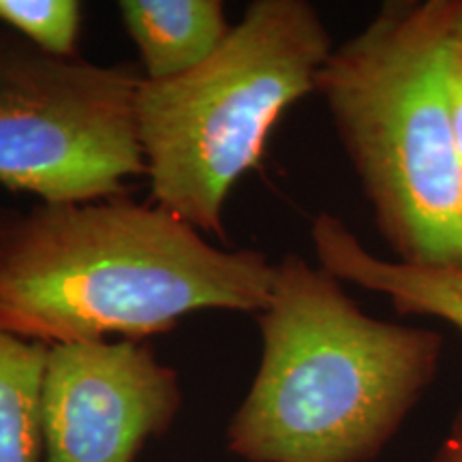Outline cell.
<instances>
[{
    "label": "cell",
    "instance_id": "cell-1",
    "mask_svg": "<svg viewBox=\"0 0 462 462\" xmlns=\"http://www.w3.org/2000/svg\"><path fill=\"white\" fill-rule=\"evenodd\" d=\"M276 263L218 248L129 195L34 206L0 231V330L43 345L165 334L198 310L259 313Z\"/></svg>",
    "mask_w": 462,
    "mask_h": 462
},
{
    "label": "cell",
    "instance_id": "cell-2",
    "mask_svg": "<svg viewBox=\"0 0 462 462\" xmlns=\"http://www.w3.org/2000/svg\"><path fill=\"white\" fill-rule=\"evenodd\" d=\"M255 317L262 360L227 426L248 462H371L439 371L441 334L374 319L293 253Z\"/></svg>",
    "mask_w": 462,
    "mask_h": 462
},
{
    "label": "cell",
    "instance_id": "cell-3",
    "mask_svg": "<svg viewBox=\"0 0 462 462\" xmlns=\"http://www.w3.org/2000/svg\"><path fill=\"white\" fill-rule=\"evenodd\" d=\"M460 0H390L317 78L398 262L462 265V193L446 92Z\"/></svg>",
    "mask_w": 462,
    "mask_h": 462
},
{
    "label": "cell",
    "instance_id": "cell-4",
    "mask_svg": "<svg viewBox=\"0 0 462 462\" xmlns=\"http://www.w3.org/2000/svg\"><path fill=\"white\" fill-rule=\"evenodd\" d=\"M334 50L306 0H253L208 60L143 78L135 97L150 198L201 234L225 236L231 189L262 159L282 112L317 92Z\"/></svg>",
    "mask_w": 462,
    "mask_h": 462
},
{
    "label": "cell",
    "instance_id": "cell-5",
    "mask_svg": "<svg viewBox=\"0 0 462 462\" xmlns=\"http://www.w3.org/2000/svg\"><path fill=\"white\" fill-rule=\"evenodd\" d=\"M142 75L43 54L0 32V184L48 206L129 195L146 176L137 137Z\"/></svg>",
    "mask_w": 462,
    "mask_h": 462
},
{
    "label": "cell",
    "instance_id": "cell-6",
    "mask_svg": "<svg viewBox=\"0 0 462 462\" xmlns=\"http://www.w3.org/2000/svg\"><path fill=\"white\" fill-rule=\"evenodd\" d=\"M182 407L178 373L135 340L50 345L43 462H135Z\"/></svg>",
    "mask_w": 462,
    "mask_h": 462
},
{
    "label": "cell",
    "instance_id": "cell-7",
    "mask_svg": "<svg viewBox=\"0 0 462 462\" xmlns=\"http://www.w3.org/2000/svg\"><path fill=\"white\" fill-rule=\"evenodd\" d=\"M310 242L317 265L340 282L381 293L401 315L437 317L462 334V265H413L374 255L330 212L315 217Z\"/></svg>",
    "mask_w": 462,
    "mask_h": 462
},
{
    "label": "cell",
    "instance_id": "cell-8",
    "mask_svg": "<svg viewBox=\"0 0 462 462\" xmlns=\"http://www.w3.org/2000/svg\"><path fill=\"white\" fill-rule=\"evenodd\" d=\"M118 11L150 82L201 65L231 31L218 0H120Z\"/></svg>",
    "mask_w": 462,
    "mask_h": 462
},
{
    "label": "cell",
    "instance_id": "cell-9",
    "mask_svg": "<svg viewBox=\"0 0 462 462\" xmlns=\"http://www.w3.org/2000/svg\"><path fill=\"white\" fill-rule=\"evenodd\" d=\"M48 345L0 330V462H43Z\"/></svg>",
    "mask_w": 462,
    "mask_h": 462
},
{
    "label": "cell",
    "instance_id": "cell-10",
    "mask_svg": "<svg viewBox=\"0 0 462 462\" xmlns=\"http://www.w3.org/2000/svg\"><path fill=\"white\" fill-rule=\"evenodd\" d=\"M84 9L78 0H0V24L58 58L78 56Z\"/></svg>",
    "mask_w": 462,
    "mask_h": 462
},
{
    "label": "cell",
    "instance_id": "cell-11",
    "mask_svg": "<svg viewBox=\"0 0 462 462\" xmlns=\"http://www.w3.org/2000/svg\"><path fill=\"white\" fill-rule=\"evenodd\" d=\"M446 92L449 106V120H452V137L456 161L460 173V193H462V9L460 24L456 28L452 42H449L446 56Z\"/></svg>",
    "mask_w": 462,
    "mask_h": 462
},
{
    "label": "cell",
    "instance_id": "cell-12",
    "mask_svg": "<svg viewBox=\"0 0 462 462\" xmlns=\"http://www.w3.org/2000/svg\"><path fill=\"white\" fill-rule=\"evenodd\" d=\"M435 462H462V404L454 415L446 439L435 456Z\"/></svg>",
    "mask_w": 462,
    "mask_h": 462
},
{
    "label": "cell",
    "instance_id": "cell-13",
    "mask_svg": "<svg viewBox=\"0 0 462 462\" xmlns=\"http://www.w3.org/2000/svg\"><path fill=\"white\" fill-rule=\"evenodd\" d=\"M9 217H11V212H5V210H0V231H3L5 223L9 221Z\"/></svg>",
    "mask_w": 462,
    "mask_h": 462
}]
</instances>
